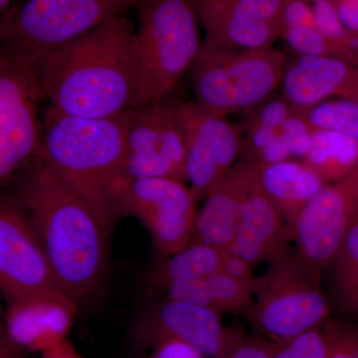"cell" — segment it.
Listing matches in <instances>:
<instances>
[{
  "label": "cell",
  "instance_id": "cell-27",
  "mask_svg": "<svg viewBox=\"0 0 358 358\" xmlns=\"http://www.w3.org/2000/svg\"><path fill=\"white\" fill-rule=\"evenodd\" d=\"M285 40L296 55L343 59L358 66V53L334 43L315 26L292 28L282 32Z\"/></svg>",
  "mask_w": 358,
  "mask_h": 358
},
{
  "label": "cell",
  "instance_id": "cell-23",
  "mask_svg": "<svg viewBox=\"0 0 358 358\" xmlns=\"http://www.w3.org/2000/svg\"><path fill=\"white\" fill-rule=\"evenodd\" d=\"M303 162L324 182L334 185L358 166V141L329 129L313 128L310 150Z\"/></svg>",
  "mask_w": 358,
  "mask_h": 358
},
{
  "label": "cell",
  "instance_id": "cell-36",
  "mask_svg": "<svg viewBox=\"0 0 358 358\" xmlns=\"http://www.w3.org/2000/svg\"><path fill=\"white\" fill-rule=\"evenodd\" d=\"M41 358H84L68 339L41 352Z\"/></svg>",
  "mask_w": 358,
  "mask_h": 358
},
{
  "label": "cell",
  "instance_id": "cell-38",
  "mask_svg": "<svg viewBox=\"0 0 358 358\" xmlns=\"http://www.w3.org/2000/svg\"><path fill=\"white\" fill-rule=\"evenodd\" d=\"M11 0H0V9H1V13H3L10 3Z\"/></svg>",
  "mask_w": 358,
  "mask_h": 358
},
{
  "label": "cell",
  "instance_id": "cell-21",
  "mask_svg": "<svg viewBox=\"0 0 358 358\" xmlns=\"http://www.w3.org/2000/svg\"><path fill=\"white\" fill-rule=\"evenodd\" d=\"M169 298L197 303L224 313H246L253 301L254 286L225 272L173 282L162 289Z\"/></svg>",
  "mask_w": 358,
  "mask_h": 358
},
{
  "label": "cell",
  "instance_id": "cell-33",
  "mask_svg": "<svg viewBox=\"0 0 358 358\" xmlns=\"http://www.w3.org/2000/svg\"><path fill=\"white\" fill-rule=\"evenodd\" d=\"M147 358H207L193 348L178 339H162L155 343L150 350Z\"/></svg>",
  "mask_w": 358,
  "mask_h": 358
},
{
  "label": "cell",
  "instance_id": "cell-41",
  "mask_svg": "<svg viewBox=\"0 0 358 358\" xmlns=\"http://www.w3.org/2000/svg\"><path fill=\"white\" fill-rule=\"evenodd\" d=\"M352 1H355V3H357L358 4V0H352Z\"/></svg>",
  "mask_w": 358,
  "mask_h": 358
},
{
  "label": "cell",
  "instance_id": "cell-10",
  "mask_svg": "<svg viewBox=\"0 0 358 358\" xmlns=\"http://www.w3.org/2000/svg\"><path fill=\"white\" fill-rule=\"evenodd\" d=\"M178 101L171 95L127 110L126 178H171L187 182L185 138L179 124Z\"/></svg>",
  "mask_w": 358,
  "mask_h": 358
},
{
  "label": "cell",
  "instance_id": "cell-3",
  "mask_svg": "<svg viewBox=\"0 0 358 358\" xmlns=\"http://www.w3.org/2000/svg\"><path fill=\"white\" fill-rule=\"evenodd\" d=\"M42 126L41 157L113 227L122 214L117 190L126 178L127 110L115 117L88 119L61 114L49 105Z\"/></svg>",
  "mask_w": 358,
  "mask_h": 358
},
{
  "label": "cell",
  "instance_id": "cell-30",
  "mask_svg": "<svg viewBox=\"0 0 358 358\" xmlns=\"http://www.w3.org/2000/svg\"><path fill=\"white\" fill-rule=\"evenodd\" d=\"M313 131L312 124L294 109L282 129V138L292 159L303 162L307 157L312 143Z\"/></svg>",
  "mask_w": 358,
  "mask_h": 358
},
{
  "label": "cell",
  "instance_id": "cell-5",
  "mask_svg": "<svg viewBox=\"0 0 358 358\" xmlns=\"http://www.w3.org/2000/svg\"><path fill=\"white\" fill-rule=\"evenodd\" d=\"M288 61L274 47L235 49L204 41L190 69L195 102L222 117L245 114L281 87Z\"/></svg>",
  "mask_w": 358,
  "mask_h": 358
},
{
  "label": "cell",
  "instance_id": "cell-17",
  "mask_svg": "<svg viewBox=\"0 0 358 358\" xmlns=\"http://www.w3.org/2000/svg\"><path fill=\"white\" fill-rule=\"evenodd\" d=\"M255 166V164H254ZM292 230L267 199L257 179L256 166L230 251L254 268L288 255Z\"/></svg>",
  "mask_w": 358,
  "mask_h": 358
},
{
  "label": "cell",
  "instance_id": "cell-8",
  "mask_svg": "<svg viewBox=\"0 0 358 358\" xmlns=\"http://www.w3.org/2000/svg\"><path fill=\"white\" fill-rule=\"evenodd\" d=\"M138 0H25L2 20L1 53L43 52L124 16Z\"/></svg>",
  "mask_w": 358,
  "mask_h": 358
},
{
  "label": "cell",
  "instance_id": "cell-18",
  "mask_svg": "<svg viewBox=\"0 0 358 358\" xmlns=\"http://www.w3.org/2000/svg\"><path fill=\"white\" fill-rule=\"evenodd\" d=\"M6 329L9 338L26 350L42 352L68 339L77 315L70 298L40 296L8 303Z\"/></svg>",
  "mask_w": 358,
  "mask_h": 358
},
{
  "label": "cell",
  "instance_id": "cell-15",
  "mask_svg": "<svg viewBox=\"0 0 358 358\" xmlns=\"http://www.w3.org/2000/svg\"><path fill=\"white\" fill-rule=\"evenodd\" d=\"M204 41L235 49L274 47L284 0H194Z\"/></svg>",
  "mask_w": 358,
  "mask_h": 358
},
{
  "label": "cell",
  "instance_id": "cell-14",
  "mask_svg": "<svg viewBox=\"0 0 358 358\" xmlns=\"http://www.w3.org/2000/svg\"><path fill=\"white\" fill-rule=\"evenodd\" d=\"M358 222V166L329 185L301 211L292 230L296 257L317 273L329 268Z\"/></svg>",
  "mask_w": 358,
  "mask_h": 358
},
{
  "label": "cell",
  "instance_id": "cell-7",
  "mask_svg": "<svg viewBox=\"0 0 358 358\" xmlns=\"http://www.w3.org/2000/svg\"><path fill=\"white\" fill-rule=\"evenodd\" d=\"M43 52L0 56V182L8 185L20 169L38 159L43 150V126L38 105Z\"/></svg>",
  "mask_w": 358,
  "mask_h": 358
},
{
  "label": "cell",
  "instance_id": "cell-35",
  "mask_svg": "<svg viewBox=\"0 0 358 358\" xmlns=\"http://www.w3.org/2000/svg\"><path fill=\"white\" fill-rule=\"evenodd\" d=\"M253 268V266L248 261L229 251L226 257L225 263H224L223 272L239 281L254 286L257 277L254 275Z\"/></svg>",
  "mask_w": 358,
  "mask_h": 358
},
{
  "label": "cell",
  "instance_id": "cell-20",
  "mask_svg": "<svg viewBox=\"0 0 358 358\" xmlns=\"http://www.w3.org/2000/svg\"><path fill=\"white\" fill-rule=\"evenodd\" d=\"M256 174L263 192L291 230L301 211L329 185L301 160L256 166Z\"/></svg>",
  "mask_w": 358,
  "mask_h": 358
},
{
  "label": "cell",
  "instance_id": "cell-1",
  "mask_svg": "<svg viewBox=\"0 0 358 358\" xmlns=\"http://www.w3.org/2000/svg\"><path fill=\"white\" fill-rule=\"evenodd\" d=\"M17 202L43 244L63 291L75 303L102 288L109 223L44 157L26 167Z\"/></svg>",
  "mask_w": 358,
  "mask_h": 358
},
{
  "label": "cell",
  "instance_id": "cell-9",
  "mask_svg": "<svg viewBox=\"0 0 358 358\" xmlns=\"http://www.w3.org/2000/svg\"><path fill=\"white\" fill-rule=\"evenodd\" d=\"M117 199L122 214L141 221L162 255H173L192 243L199 212L185 182L162 178H124Z\"/></svg>",
  "mask_w": 358,
  "mask_h": 358
},
{
  "label": "cell",
  "instance_id": "cell-26",
  "mask_svg": "<svg viewBox=\"0 0 358 358\" xmlns=\"http://www.w3.org/2000/svg\"><path fill=\"white\" fill-rule=\"evenodd\" d=\"M313 128L329 129L358 141V103L336 99L305 110H296Z\"/></svg>",
  "mask_w": 358,
  "mask_h": 358
},
{
  "label": "cell",
  "instance_id": "cell-22",
  "mask_svg": "<svg viewBox=\"0 0 358 358\" xmlns=\"http://www.w3.org/2000/svg\"><path fill=\"white\" fill-rule=\"evenodd\" d=\"M228 252L214 245L192 241L155 265L148 280L155 288L164 289L173 282L192 281L223 272Z\"/></svg>",
  "mask_w": 358,
  "mask_h": 358
},
{
  "label": "cell",
  "instance_id": "cell-34",
  "mask_svg": "<svg viewBox=\"0 0 358 358\" xmlns=\"http://www.w3.org/2000/svg\"><path fill=\"white\" fill-rule=\"evenodd\" d=\"M223 358H273L270 345L264 339H252L243 336L228 350Z\"/></svg>",
  "mask_w": 358,
  "mask_h": 358
},
{
  "label": "cell",
  "instance_id": "cell-13",
  "mask_svg": "<svg viewBox=\"0 0 358 358\" xmlns=\"http://www.w3.org/2000/svg\"><path fill=\"white\" fill-rule=\"evenodd\" d=\"M221 317L212 308L166 296L134 320L131 343L138 350H150L162 339H178L207 358H223L244 336L225 327Z\"/></svg>",
  "mask_w": 358,
  "mask_h": 358
},
{
  "label": "cell",
  "instance_id": "cell-2",
  "mask_svg": "<svg viewBox=\"0 0 358 358\" xmlns=\"http://www.w3.org/2000/svg\"><path fill=\"white\" fill-rule=\"evenodd\" d=\"M134 34V23L121 16L50 52L40 73L43 98L61 114L88 119L129 109Z\"/></svg>",
  "mask_w": 358,
  "mask_h": 358
},
{
  "label": "cell",
  "instance_id": "cell-24",
  "mask_svg": "<svg viewBox=\"0 0 358 358\" xmlns=\"http://www.w3.org/2000/svg\"><path fill=\"white\" fill-rule=\"evenodd\" d=\"M294 108L282 96H271L265 102L245 113L243 148L240 157L255 164L268 143L281 134Z\"/></svg>",
  "mask_w": 358,
  "mask_h": 358
},
{
  "label": "cell",
  "instance_id": "cell-28",
  "mask_svg": "<svg viewBox=\"0 0 358 358\" xmlns=\"http://www.w3.org/2000/svg\"><path fill=\"white\" fill-rule=\"evenodd\" d=\"M320 32L339 46L358 53V37L346 30L331 0H307Z\"/></svg>",
  "mask_w": 358,
  "mask_h": 358
},
{
  "label": "cell",
  "instance_id": "cell-25",
  "mask_svg": "<svg viewBox=\"0 0 358 358\" xmlns=\"http://www.w3.org/2000/svg\"><path fill=\"white\" fill-rule=\"evenodd\" d=\"M329 267L334 300L345 312L355 313L358 306V222L348 232Z\"/></svg>",
  "mask_w": 358,
  "mask_h": 358
},
{
  "label": "cell",
  "instance_id": "cell-37",
  "mask_svg": "<svg viewBox=\"0 0 358 358\" xmlns=\"http://www.w3.org/2000/svg\"><path fill=\"white\" fill-rule=\"evenodd\" d=\"M25 348L9 338L2 327L0 336V358H24Z\"/></svg>",
  "mask_w": 358,
  "mask_h": 358
},
{
  "label": "cell",
  "instance_id": "cell-4",
  "mask_svg": "<svg viewBox=\"0 0 358 358\" xmlns=\"http://www.w3.org/2000/svg\"><path fill=\"white\" fill-rule=\"evenodd\" d=\"M131 108L169 96L199 56V17L194 0H138Z\"/></svg>",
  "mask_w": 358,
  "mask_h": 358
},
{
  "label": "cell",
  "instance_id": "cell-6",
  "mask_svg": "<svg viewBox=\"0 0 358 358\" xmlns=\"http://www.w3.org/2000/svg\"><path fill=\"white\" fill-rule=\"evenodd\" d=\"M331 305L320 287V273L296 256L268 264L256 278L253 301L246 315L268 341L284 343L320 329L329 319Z\"/></svg>",
  "mask_w": 358,
  "mask_h": 358
},
{
  "label": "cell",
  "instance_id": "cell-19",
  "mask_svg": "<svg viewBox=\"0 0 358 358\" xmlns=\"http://www.w3.org/2000/svg\"><path fill=\"white\" fill-rule=\"evenodd\" d=\"M254 173L255 166L240 157L206 197L197 215L192 241L204 242L230 251Z\"/></svg>",
  "mask_w": 358,
  "mask_h": 358
},
{
  "label": "cell",
  "instance_id": "cell-39",
  "mask_svg": "<svg viewBox=\"0 0 358 358\" xmlns=\"http://www.w3.org/2000/svg\"><path fill=\"white\" fill-rule=\"evenodd\" d=\"M355 313H358V306H357V308H355Z\"/></svg>",
  "mask_w": 358,
  "mask_h": 358
},
{
  "label": "cell",
  "instance_id": "cell-16",
  "mask_svg": "<svg viewBox=\"0 0 358 358\" xmlns=\"http://www.w3.org/2000/svg\"><path fill=\"white\" fill-rule=\"evenodd\" d=\"M281 87L282 98L299 112L334 96L358 103V66L343 59L296 55L289 59Z\"/></svg>",
  "mask_w": 358,
  "mask_h": 358
},
{
  "label": "cell",
  "instance_id": "cell-31",
  "mask_svg": "<svg viewBox=\"0 0 358 358\" xmlns=\"http://www.w3.org/2000/svg\"><path fill=\"white\" fill-rule=\"evenodd\" d=\"M327 358H357L358 331L339 326L326 329Z\"/></svg>",
  "mask_w": 358,
  "mask_h": 358
},
{
  "label": "cell",
  "instance_id": "cell-40",
  "mask_svg": "<svg viewBox=\"0 0 358 358\" xmlns=\"http://www.w3.org/2000/svg\"><path fill=\"white\" fill-rule=\"evenodd\" d=\"M357 358H358V345H357Z\"/></svg>",
  "mask_w": 358,
  "mask_h": 358
},
{
  "label": "cell",
  "instance_id": "cell-29",
  "mask_svg": "<svg viewBox=\"0 0 358 358\" xmlns=\"http://www.w3.org/2000/svg\"><path fill=\"white\" fill-rule=\"evenodd\" d=\"M268 343L273 358H327L329 352L326 331L320 329L307 331L284 343Z\"/></svg>",
  "mask_w": 358,
  "mask_h": 358
},
{
  "label": "cell",
  "instance_id": "cell-12",
  "mask_svg": "<svg viewBox=\"0 0 358 358\" xmlns=\"http://www.w3.org/2000/svg\"><path fill=\"white\" fill-rule=\"evenodd\" d=\"M176 113L185 138L188 187L196 201L206 199L241 155L243 127L195 101H178Z\"/></svg>",
  "mask_w": 358,
  "mask_h": 358
},
{
  "label": "cell",
  "instance_id": "cell-11",
  "mask_svg": "<svg viewBox=\"0 0 358 358\" xmlns=\"http://www.w3.org/2000/svg\"><path fill=\"white\" fill-rule=\"evenodd\" d=\"M0 289L8 303L40 296L70 298L22 207L6 197L0 203Z\"/></svg>",
  "mask_w": 358,
  "mask_h": 358
},
{
  "label": "cell",
  "instance_id": "cell-32",
  "mask_svg": "<svg viewBox=\"0 0 358 358\" xmlns=\"http://www.w3.org/2000/svg\"><path fill=\"white\" fill-rule=\"evenodd\" d=\"M281 23L282 32L292 28L315 26V17L307 0H284Z\"/></svg>",
  "mask_w": 358,
  "mask_h": 358
}]
</instances>
